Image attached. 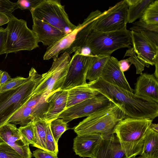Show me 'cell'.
Returning <instances> with one entry per match:
<instances>
[{
    "mask_svg": "<svg viewBox=\"0 0 158 158\" xmlns=\"http://www.w3.org/2000/svg\"><path fill=\"white\" fill-rule=\"evenodd\" d=\"M102 14V12L99 10L92 11L84 19L83 22V25L78 32L76 40L65 52L70 55L84 45L87 36L92 31L94 25Z\"/></svg>",
    "mask_w": 158,
    "mask_h": 158,
    "instance_id": "obj_20",
    "label": "cell"
},
{
    "mask_svg": "<svg viewBox=\"0 0 158 158\" xmlns=\"http://www.w3.org/2000/svg\"><path fill=\"white\" fill-rule=\"evenodd\" d=\"M92 88L122 107L127 116L153 120L158 116V103L135 95L100 78L88 83Z\"/></svg>",
    "mask_w": 158,
    "mask_h": 158,
    "instance_id": "obj_1",
    "label": "cell"
},
{
    "mask_svg": "<svg viewBox=\"0 0 158 158\" xmlns=\"http://www.w3.org/2000/svg\"><path fill=\"white\" fill-rule=\"evenodd\" d=\"M153 120L126 117L115 127V133L127 158L140 155L146 135Z\"/></svg>",
    "mask_w": 158,
    "mask_h": 158,
    "instance_id": "obj_2",
    "label": "cell"
},
{
    "mask_svg": "<svg viewBox=\"0 0 158 158\" xmlns=\"http://www.w3.org/2000/svg\"><path fill=\"white\" fill-rule=\"evenodd\" d=\"M92 158H127L113 132L102 135Z\"/></svg>",
    "mask_w": 158,
    "mask_h": 158,
    "instance_id": "obj_14",
    "label": "cell"
},
{
    "mask_svg": "<svg viewBox=\"0 0 158 158\" xmlns=\"http://www.w3.org/2000/svg\"><path fill=\"white\" fill-rule=\"evenodd\" d=\"M0 158H22L14 149L3 141L0 142Z\"/></svg>",
    "mask_w": 158,
    "mask_h": 158,
    "instance_id": "obj_33",
    "label": "cell"
},
{
    "mask_svg": "<svg viewBox=\"0 0 158 158\" xmlns=\"http://www.w3.org/2000/svg\"><path fill=\"white\" fill-rule=\"evenodd\" d=\"M44 106L42 102L34 107L24 105L10 118L6 124L10 123L21 126H25L32 121L36 117L41 116L42 114L40 111L43 113Z\"/></svg>",
    "mask_w": 158,
    "mask_h": 158,
    "instance_id": "obj_21",
    "label": "cell"
},
{
    "mask_svg": "<svg viewBox=\"0 0 158 158\" xmlns=\"http://www.w3.org/2000/svg\"><path fill=\"white\" fill-rule=\"evenodd\" d=\"M41 76L32 68L24 84L16 89L0 93V127L31 98Z\"/></svg>",
    "mask_w": 158,
    "mask_h": 158,
    "instance_id": "obj_4",
    "label": "cell"
},
{
    "mask_svg": "<svg viewBox=\"0 0 158 158\" xmlns=\"http://www.w3.org/2000/svg\"><path fill=\"white\" fill-rule=\"evenodd\" d=\"M67 90L66 108L92 98L100 94L96 89L91 87L88 83Z\"/></svg>",
    "mask_w": 158,
    "mask_h": 158,
    "instance_id": "obj_22",
    "label": "cell"
},
{
    "mask_svg": "<svg viewBox=\"0 0 158 158\" xmlns=\"http://www.w3.org/2000/svg\"><path fill=\"white\" fill-rule=\"evenodd\" d=\"M102 135L99 134L77 135L73 140V148L75 154L80 157L92 158Z\"/></svg>",
    "mask_w": 158,
    "mask_h": 158,
    "instance_id": "obj_19",
    "label": "cell"
},
{
    "mask_svg": "<svg viewBox=\"0 0 158 158\" xmlns=\"http://www.w3.org/2000/svg\"><path fill=\"white\" fill-rule=\"evenodd\" d=\"M128 158H142V157H141V156H139L138 157H136V156H131Z\"/></svg>",
    "mask_w": 158,
    "mask_h": 158,
    "instance_id": "obj_46",
    "label": "cell"
},
{
    "mask_svg": "<svg viewBox=\"0 0 158 158\" xmlns=\"http://www.w3.org/2000/svg\"><path fill=\"white\" fill-rule=\"evenodd\" d=\"M80 48L74 52L71 58L61 89L68 90L87 83L86 75L91 56L81 54Z\"/></svg>",
    "mask_w": 158,
    "mask_h": 158,
    "instance_id": "obj_10",
    "label": "cell"
},
{
    "mask_svg": "<svg viewBox=\"0 0 158 158\" xmlns=\"http://www.w3.org/2000/svg\"><path fill=\"white\" fill-rule=\"evenodd\" d=\"M2 72H3V71H2V70H0V76Z\"/></svg>",
    "mask_w": 158,
    "mask_h": 158,
    "instance_id": "obj_47",
    "label": "cell"
},
{
    "mask_svg": "<svg viewBox=\"0 0 158 158\" xmlns=\"http://www.w3.org/2000/svg\"><path fill=\"white\" fill-rule=\"evenodd\" d=\"M32 18H36L59 29L66 34L76 27L70 21L67 14L60 1L41 0L30 10Z\"/></svg>",
    "mask_w": 158,
    "mask_h": 158,
    "instance_id": "obj_7",
    "label": "cell"
},
{
    "mask_svg": "<svg viewBox=\"0 0 158 158\" xmlns=\"http://www.w3.org/2000/svg\"><path fill=\"white\" fill-rule=\"evenodd\" d=\"M131 31L127 27L120 30L100 32L92 31L87 36L84 45L88 46L94 56H109L119 48H131Z\"/></svg>",
    "mask_w": 158,
    "mask_h": 158,
    "instance_id": "obj_5",
    "label": "cell"
},
{
    "mask_svg": "<svg viewBox=\"0 0 158 158\" xmlns=\"http://www.w3.org/2000/svg\"><path fill=\"white\" fill-rule=\"evenodd\" d=\"M28 77L24 78L17 77L11 79L0 86V93L16 89L24 84L27 80Z\"/></svg>",
    "mask_w": 158,
    "mask_h": 158,
    "instance_id": "obj_30",
    "label": "cell"
},
{
    "mask_svg": "<svg viewBox=\"0 0 158 158\" xmlns=\"http://www.w3.org/2000/svg\"><path fill=\"white\" fill-rule=\"evenodd\" d=\"M33 155L35 158H58L55 154L40 148L34 151Z\"/></svg>",
    "mask_w": 158,
    "mask_h": 158,
    "instance_id": "obj_37",
    "label": "cell"
},
{
    "mask_svg": "<svg viewBox=\"0 0 158 158\" xmlns=\"http://www.w3.org/2000/svg\"><path fill=\"white\" fill-rule=\"evenodd\" d=\"M9 18L5 14L0 12V26L8 23Z\"/></svg>",
    "mask_w": 158,
    "mask_h": 158,
    "instance_id": "obj_43",
    "label": "cell"
},
{
    "mask_svg": "<svg viewBox=\"0 0 158 158\" xmlns=\"http://www.w3.org/2000/svg\"><path fill=\"white\" fill-rule=\"evenodd\" d=\"M18 128L20 132L28 144H31L32 146H34L35 138L33 121L25 126H21Z\"/></svg>",
    "mask_w": 158,
    "mask_h": 158,
    "instance_id": "obj_31",
    "label": "cell"
},
{
    "mask_svg": "<svg viewBox=\"0 0 158 158\" xmlns=\"http://www.w3.org/2000/svg\"><path fill=\"white\" fill-rule=\"evenodd\" d=\"M35 138L34 147L45 150V138L46 128L49 123H47L40 117H36L33 121Z\"/></svg>",
    "mask_w": 158,
    "mask_h": 158,
    "instance_id": "obj_26",
    "label": "cell"
},
{
    "mask_svg": "<svg viewBox=\"0 0 158 158\" xmlns=\"http://www.w3.org/2000/svg\"><path fill=\"white\" fill-rule=\"evenodd\" d=\"M71 59L70 55L66 52L53 59L50 69L41 75L32 96H44L46 99L49 95L61 89Z\"/></svg>",
    "mask_w": 158,
    "mask_h": 158,
    "instance_id": "obj_8",
    "label": "cell"
},
{
    "mask_svg": "<svg viewBox=\"0 0 158 158\" xmlns=\"http://www.w3.org/2000/svg\"><path fill=\"white\" fill-rule=\"evenodd\" d=\"M154 0H126L128 6L127 23H131L142 16L149 5Z\"/></svg>",
    "mask_w": 158,
    "mask_h": 158,
    "instance_id": "obj_24",
    "label": "cell"
},
{
    "mask_svg": "<svg viewBox=\"0 0 158 158\" xmlns=\"http://www.w3.org/2000/svg\"><path fill=\"white\" fill-rule=\"evenodd\" d=\"M80 52L81 54L85 56H93L90 48L86 45H84L80 48Z\"/></svg>",
    "mask_w": 158,
    "mask_h": 158,
    "instance_id": "obj_42",
    "label": "cell"
},
{
    "mask_svg": "<svg viewBox=\"0 0 158 158\" xmlns=\"http://www.w3.org/2000/svg\"><path fill=\"white\" fill-rule=\"evenodd\" d=\"M135 84V95L158 103V81L153 74L142 73Z\"/></svg>",
    "mask_w": 158,
    "mask_h": 158,
    "instance_id": "obj_18",
    "label": "cell"
},
{
    "mask_svg": "<svg viewBox=\"0 0 158 158\" xmlns=\"http://www.w3.org/2000/svg\"><path fill=\"white\" fill-rule=\"evenodd\" d=\"M133 48L139 59L149 67L158 61V46L152 41L143 31H131Z\"/></svg>",
    "mask_w": 158,
    "mask_h": 158,
    "instance_id": "obj_12",
    "label": "cell"
},
{
    "mask_svg": "<svg viewBox=\"0 0 158 158\" xmlns=\"http://www.w3.org/2000/svg\"><path fill=\"white\" fill-rule=\"evenodd\" d=\"M45 147L46 151L57 155L58 152V144L55 142L51 133L50 128V123H48L46 128Z\"/></svg>",
    "mask_w": 158,
    "mask_h": 158,
    "instance_id": "obj_32",
    "label": "cell"
},
{
    "mask_svg": "<svg viewBox=\"0 0 158 158\" xmlns=\"http://www.w3.org/2000/svg\"><path fill=\"white\" fill-rule=\"evenodd\" d=\"M158 61H157L155 65V70L154 74H153L154 76L158 79Z\"/></svg>",
    "mask_w": 158,
    "mask_h": 158,
    "instance_id": "obj_45",
    "label": "cell"
},
{
    "mask_svg": "<svg viewBox=\"0 0 158 158\" xmlns=\"http://www.w3.org/2000/svg\"><path fill=\"white\" fill-rule=\"evenodd\" d=\"M41 0H19L16 2L18 8L21 10L28 9L30 10L35 7Z\"/></svg>",
    "mask_w": 158,
    "mask_h": 158,
    "instance_id": "obj_36",
    "label": "cell"
},
{
    "mask_svg": "<svg viewBox=\"0 0 158 158\" xmlns=\"http://www.w3.org/2000/svg\"><path fill=\"white\" fill-rule=\"evenodd\" d=\"M32 30L35 34L38 43L41 42L48 47L54 45L66 34L51 25L36 18H32Z\"/></svg>",
    "mask_w": 158,
    "mask_h": 158,
    "instance_id": "obj_15",
    "label": "cell"
},
{
    "mask_svg": "<svg viewBox=\"0 0 158 158\" xmlns=\"http://www.w3.org/2000/svg\"><path fill=\"white\" fill-rule=\"evenodd\" d=\"M110 56H91L86 74V80H88L90 82L101 78L103 68Z\"/></svg>",
    "mask_w": 158,
    "mask_h": 158,
    "instance_id": "obj_25",
    "label": "cell"
},
{
    "mask_svg": "<svg viewBox=\"0 0 158 158\" xmlns=\"http://www.w3.org/2000/svg\"><path fill=\"white\" fill-rule=\"evenodd\" d=\"M127 56L130 57L126 60L128 62L131 63L130 65L133 64L135 65L136 69V73L142 74L144 67H147V66L143 62L139 59L132 48L131 47L127 50L124 57Z\"/></svg>",
    "mask_w": 158,
    "mask_h": 158,
    "instance_id": "obj_29",
    "label": "cell"
},
{
    "mask_svg": "<svg viewBox=\"0 0 158 158\" xmlns=\"http://www.w3.org/2000/svg\"><path fill=\"white\" fill-rule=\"evenodd\" d=\"M118 64L120 70L123 73L129 69L131 65L126 59L118 61Z\"/></svg>",
    "mask_w": 158,
    "mask_h": 158,
    "instance_id": "obj_40",
    "label": "cell"
},
{
    "mask_svg": "<svg viewBox=\"0 0 158 158\" xmlns=\"http://www.w3.org/2000/svg\"><path fill=\"white\" fill-rule=\"evenodd\" d=\"M118 62L117 58L110 56L103 68L101 78L109 83L133 93L134 90L119 68Z\"/></svg>",
    "mask_w": 158,
    "mask_h": 158,
    "instance_id": "obj_16",
    "label": "cell"
},
{
    "mask_svg": "<svg viewBox=\"0 0 158 158\" xmlns=\"http://www.w3.org/2000/svg\"><path fill=\"white\" fill-rule=\"evenodd\" d=\"M11 79L10 76L7 72L3 71L0 76V86L8 81Z\"/></svg>",
    "mask_w": 158,
    "mask_h": 158,
    "instance_id": "obj_41",
    "label": "cell"
},
{
    "mask_svg": "<svg viewBox=\"0 0 158 158\" xmlns=\"http://www.w3.org/2000/svg\"><path fill=\"white\" fill-rule=\"evenodd\" d=\"M50 128L53 137L57 144L62 135L69 129L67 123L62 119L58 118L50 122Z\"/></svg>",
    "mask_w": 158,
    "mask_h": 158,
    "instance_id": "obj_28",
    "label": "cell"
},
{
    "mask_svg": "<svg viewBox=\"0 0 158 158\" xmlns=\"http://www.w3.org/2000/svg\"><path fill=\"white\" fill-rule=\"evenodd\" d=\"M0 139L12 147L22 158H31L29 144L15 125L8 123L1 126Z\"/></svg>",
    "mask_w": 158,
    "mask_h": 158,
    "instance_id": "obj_13",
    "label": "cell"
},
{
    "mask_svg": "<svg viewBox=\"0 0 158 158\" xmlns=\"http://www.w3.org/2000/svg\"><path fill=\"white\" fill-rule=\"evenodd\" d=\"M148 25H158V0L150 4L139 18Z\"/></svg>",
    "mask_w": 158,
    "mask_h": 158,
    "instance_id": "obj_27",
    "label": "cell"
},
{
    "mask_svg": "<svg viewBox=\"0 0 158 158\" xmlns=\"http://www.w3.org/2000/svg\"><path fill=\"white\" fill-rule=\"evenodd\" d=\"M68 90L61 89L49 95L46 98L48 108L41 118L48 123L57 119L66 109Z\"/></svg>",
    "mask_w": 158,
    "mask_h": 158,
    "instance_id": "obj_17",
    "label": "cell"
},
{
    "mask_svg": "<svg viewBox=\"0 0 158 158\" xmlns=\"http://www.w3.org/2000/svg\"><path fill=\"white\" fill-rule=\"evenodd\" d=\"M128 6L126 0L122 1L102 12L92 31L105 32L116 31L126 27Z\"/></svg>",
    "mask_w": 158,
    "mask_h": 158,
    "instance_id": "obj_9",
    "label": "cell"
},
{
    "mask_svg": "<svg viewBox=\"0 0 158 158\" xmlns=\"http://www.w3.org/2000/svg\"><path fill=\"white\" fill-rule=\"evenodd\" d=\"M18 9L16 2L9 0H0V12L2 13L9 18L12 15V12Z\"/></svg>",
    "mask_w": 158,
    "mask_h": 158,
    "instance_id": "obj_35",
    "label": "cell"
},
{
    "mask_svg": "<svg viewBox=\"0 0 158 158\" xmlns=\"http://www.w3.org/2000/svg\"><path fill=\"white\" fill-rule=\"evenodd\" d=\"M148 38L153 43L158 46V34L151 31H143Z\"/></svg>",
    "mask_w": 158,
    "mask_h": 158,
    "instance_id": "obj_39",
    "label": "cell"
},
{
    "mask_svg": "<svg viewBox=\"0 0 158 158\" xmlns=\"http://www.w3.org/2000/svg\"><path fill=\"white\" fill-rule=\"evenodd\" d=\"M150 128L152 130L158 132V124L152 123L150 126Z\"/></svg>",
    "mask_w": 158,
    "mask_h": 158,
    "instance_id": "obj_44",
    "label": "cell"
},
{
    "mask_svg": "<svg viewBox=\"0 0 158 158\" xmlns=\"http://www.w3.org/2000/svg\"><path fill=\"white\" fill-rule=\"evenodd\" d=\"M140 155L142 158H158V132L150 128Z\"/></svg>",
    "mask_w": 158,
    "mask_h": 158,
    "instance_id": "obj_23",
    "label": "cell"
},
{
    "mask_svg": "<svg viewBox=\"0 0 158 158\" xmlns=\"http://www.w3.org/2000/svg\"><path fill=\"white\" fill-rule=\"evenodd\" d=\"M7 35L6 28L0 27V55L6 54V46Z\"/></svg>",
    "mask_w": 158,
    "mask_h": 158,
    "instance_id": "obj_38",
    "label": "cell"
},
{
    "mask_svg": "<svg viewBox=\"0 0 158 158\" xmlns=\"http://www.w3.org/2000/svg\"><path fill=\"white\" fill-rule=\"evenodd\" d=\"M131 31L136 32L141 31H151L158 33V25H148L144 23L140 19L134 23L130 28Z\"/></svg>",
    "mask_w": 158,
    "mask_h": 158,
    "instance_id": "obj_34",
    "label": "cell"
},
{
    "mask_svg": "<svg viewBox=\"0 0 158 158\" xmlns=\"http://www.w3.org/2000/svg\"><path fill=\"white\" fill-rule=\"evenodd\" d=\"M112 102L107 97L100 93L92 98L66 108L58 118L62 119L68 123L75 119L87 117Z\"/></svg>",
    "mask_w": 158,
    "mask_h": 158,
    "instance_id": "obj_11",
    "label": "cell"
},
{
    "mask_svg": "<svg viewBox=\"0 0 158 158\" xmlns=\"http://www.w3.org/2000/svg\"><path fill=\"white\" fill-rule=\"evenodd\" d=\"M6 28L7 30L6 55L22 50L30 51L39 47L35 34L28 27L26 21L12 15Z\"/></svg>",
    "mask_w": 158,
    "mask_h": 158,
    "instance_id": "obj_6",
    "label": "cell"
},
{
    "mask_svg": "<svg viewBox=\"0 0 158 158\" xmlns=\"http://www.w3.org/2000/svg\"><path fill=\"white\" fill-rule=\"evenodd\" d=\"M127 117L122 106L112 102L87 116L73 130L77 135L107 134L113 132L117 123Z\"/></svg>",
    "mask_w": 158,
    "mask_h": 158,
    "instance_id": "obj_3",
    "label": "cell"
}]
</instances>
